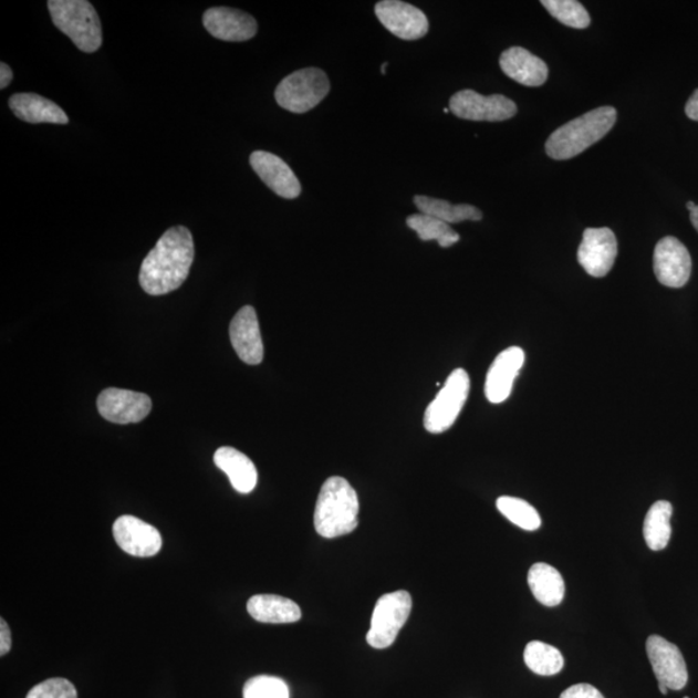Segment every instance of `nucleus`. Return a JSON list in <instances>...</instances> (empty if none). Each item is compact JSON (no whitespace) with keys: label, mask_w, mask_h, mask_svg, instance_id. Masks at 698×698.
I'll list each match as a JSON object with an SVG mask.
<instances>
[{"label":"nucleus","mask_w":698,"mask_h":698,"mask_svg":"<svg viewBox=\"0 0 698 698\" xmlns=\"http://www.w3.org/2000/svg\"><path fill=\"white\" fill-rule=\"evenodd\" d=\"M387 66H388V63H385V64H383V65H382V67H381V73H382L383 75H385V74H386V69H387Z\"/></svg>","instance_id":"39"},{"label":"nucleus","mask_w":698,"mask_h":698,"mask_svg":"<svg viewBox=\"0 0 698 698\" xmlns=\"http://www.w3.org/2000/svg\"><path fill=\"white\" fill-rule=\"evenodd\" d=\"M358 496L350 482L341 477L329 478L314 509V529L324 539L350 534L358 525Z\"/></svg>","instance_id":"2"},{"label":"nucleus","mask_w":698,"mask_h":698,"mask_svg":"<svg viewBox=\"0 0 698 698\" xmlns=\"http://www.w3.org/2000/svg\"><path fill=\"white\" fill-rule=\"evenodd\" d=\"M560 698H604L600 689L592 685H575L564 690Z\"/></svg>","instance_id":"32"},{"label":"nucleus","mask_w":698,"mask_h":698,"mask_svg":"<svg viewBox=\"0 0 698 698\" xmlns=\"http://www.w3.org/2000/svg\"><path fill=\"white\" fill-rule=\"evenodd\" d=\"M97 409L112 424H139L149 416L152 400L148 395L134 390L106 388L97 397Z\"/></svg>","instance_id":"11"},{"label":"nucleus","mask_w":698,"mask_h":698,"mask_svg":"<svg viewBox=\"0 0 698 698\" xmlns=\"http://www.w3.org/2000/svg\"><path fill=\"white\" fill-rule=\"evenodd\" d=\"M252 170L275 195L295 199L302 194V186L296 175L291 170L285 160L273 153L257 150L250 156Z\"/></svg>","instance_id":"17"},{"label":"nucleus","mask_w":698,"mask_h":698,"mask_svg":"<svg viewBox=\"0 0 698 698\" xmlns=\"http://www.w3.org/2000/svg\"><path fill=\"white\" fill-rule=\"evenodd\" d=\"M654 270L661 285L680 289L687 285L692 273V259L689 251L675 237L658 241L654 256Z\"/></svg>","instance_id":"10"},{"label":"nucleus","mask_w":698,"mask_h":698,"mask_svg":"<svg viewBox=\"0 0 698 698\" xmlns=\"http://www.w3.org/2000/svg\"><path fill=\"white\" fill-rule=\"evenodd\" d=\"M243 698H290V692L285 680L271 675H259L247 681Z\"/></svg>","instance_id":"30"},{"label":"nucleus","mask_w":698,"mask_h":698,"mask_svg":"<svg viewBox=\"0 0 698 698\" xmlns=\"http://www.w3.org/2000/svg\"><path fill=\"white\" fill-rule=\"evenodd\" d=\"M27 698H79L75 687L63 678H53L40 683L30 689Z\"/></svg>","instance_id":"31"},{"label":"nucleus","mask_w":698,"mask_h":698,"mask_svg":"<svg viewBox=\"0 0 698 698\" xmlns=\"http://www.w3.org/2000/svg\"><path fill=\"white\" fill-rule=\"evenodd\" d=\"M413 607L411 596L405 590L379 597L372 616L366 642L375 649H386L395 643L408 621Z\"/></svg>","instance_id":"7"},{"label":"nucleus","mask_w":698,"mask_h":698,"mask_svg":"<svg viewBox=\"0 0 698 698\" xmlns=\"http://www.w3.org/2000/svg\"><path fill=\"white\" fill-rule=\"evenodd\" d=\"M617 121L613 106L596 107L581 117L567 122L552 133L546 142V153L552 159L564 160L581 155L607 135Z\"/></svg>","instance_id":"3"},{"label":"nucleus","mask_w":698,"mask_h":698,"mask_svg":"<svg viewBox=\"0 0 698 698\" xmlns=\"http://www.w3.org/2000/svg\"><path fill=\"white\" fill-rule=\"evenodd\" d=\"M450 111L448 110V107H445L444 113L448 114Z\"/></svg>","instance_id":"40"},{"label":"nucleus","mask_w":698,"mask_h":698,"mask_svg":"<svg viewBox=\"0 0 698 698\" xmlns=\"http://www.w3.org/2000/svg\"><path fill=\"white\" fill-rule=\"evenodd\" d=\"M685 698H689V697H685Z\"/></svg>","instance_id":"41"},{"label":"nucleus","mask_w":698,"mask_h":698,"mask_svg":"<svg viewBox=\"0 0 698 698\" xmlns=\"http://www.w3.org/2000/svg\"><path fill=\"white\" fill-rule=\"evenodd\" d=\"M9 105L13 114L28 124H69L66 113L58 104L37 94H14Z\"/></svg>","instance_id":"21"},{"label":"nucleus","mask_w":698,"mask_h":698,"mask_svg":"<svg viewBox=\"0 0 698 698\" xmlns=\"http://www.w3.org/2000/svg\"><path fill=\"white\" fill-rule=\"evenodd\" d=\"M647 655L658 683L673 690L687 686L688 671L685 657L675 644L663 636L650 635L647 640Z\"/></svg>","instance_id":"13"},{"label":"nucleus","mask_w":698,"mask_h":698,"mask_svg":"<svg viewBox=\"0 0 698 698\" xmlns=\"http://www.w3.org/2000/svg\"><path fill=\"white\" fill-rule=\"evenodd\" d=\"M497 509L502 513L506 519H509L512 524L524 529V531L533 532L541 527L540 513L533 508L531 503H528L520 498L503 496L497 500Z\"/></svg>","instance_id":"28"},{"label":"nucleus","mask_w":698,"mask_h":698,"mask_svg":"<svg viewBox=\"0 0 698 698\" xmlns=\"http://www.w3.org/2000/svg\"><path fill=\"white\" fill-rule=\"evenodd\" d=\"M502 72L527 87H539L548 81L549 67L540 58L525 49L511 48L500 58Z\"/></svg>","instance_id":"19"},{"label":"nucleus","mask_w":698,"mask_h":698,"mask_svg":"<svg viewBox=\"0 0 698 698\" xmlns=\"http://www.w3.org/2000/svg\"><path fill=\"white\" fill-rule=\"evenodd\" d=\"M414 204H416L420 213L439 219L449 226L466 220L479 221L485 217L478 207L472 205H451L448 201H444V199L427 196L414 197Z\"/></svg>","instance_id":"24"},{"label":"nucleus","mask_w":698,"mask_h":698,"mask_svg":"<svg viewBox=\"0 0 698 698\" xmlns=\"http://www.w3.org/2000/svg\"><path fill=\"white\" fill-rule=\"evenodd\" d=\"M686 114L689 119L698 122V90L689 97L686 105Z\"/></svg>","instance_id":"34"},{"label":"nucleus","mask_w":698,"mask_h":698,"mask_svg":"<svg viewBox=\"0 0 698 698\" xmlns=\"http://www.w3.org/2000/svg\"><path fill=\"white\" fill-rule=\"evenodd\" d=\"M524 363L525 352L520 347L504 350L496 357L486 379V396L489 403L501 404L508 400Z\"/></svg>","instance_id":"18"},{"label":"nucleus","mask_w":698,"mask_h":698,"mask_svg":"<svg viewBox=\"0 0 698 698\" xmlns=\"http://www.w3.org/2000/svg\"><path fill=\"white\" fill-rule=\"evenodd\" d=\"M658 688H659V692H661L663 695H667V690H669V688L661 685V683H658Z\"/></svg>","instance_id":"37"},{"label":"nucleus","mask_w":698,"mask_h":698,"mask_svg":"<svg viewBox=\"0 0 698 698\" xmlns=\"http://www.w3.org/2000/svg\"><path fill=\"white\" fill-rule=\"evenodd\" d=\"M449 110L458 118L477 122H502L515 117L518 106L503 95L482 96L477 91L463 90L452 95Z\"/></svg>","instance_id":"8"},{"label":"nucleus","mask_w":698,"mask_h":698,"mask_svg":"<svg viewBox=\"0 0 698 698\" xmlns=\"http://www.w3.org/2000/svg\"><path fill=\"white\" fill-rule=\"evenodd\" d=\"M213 462L227 473L230 485L241 494H249L258 485V471L254 462L243 452L230 447L215 451Z\"/></svg>","instance_id":"20"},{"label":"nucleus","mask_w":698,"mask_h":698,"mask_svg":"<svg viewBox=\"0 0 698 698\" xmlns=\"http://www.w3.org/2000/svg\"><path fill=\"white\" fill-rule=\"evenodd\" d=\"M673 506L667 501H658L650 506L644 520L643 534L647 546L654 551L664 550L671 539Z\"/></svg>","instance_id":"25"},{"label":"nucleus","mask_w":698,"mask_h":698,"mask_svg":"<svg viewBox=\"0 0 698 698\" xmlns=\"http://www.w3.org/2000/svg\"><path fill=\"white\" fill-rule=\"evenodd\" d=\"M381 24L404 41H417L428 33L427 17L417 7L400 0H383L375 6Z\"/></svg>","instance_id":"12"},{"label":"nucleus","mask_w":698,"mask_h":698,"mask_svg":"<svg viewBox=\"0 0 698 698\" xmlns=\"http://www.w3.org/2000/svg\"><path fill=\"white\" fill-rule=\"evenodd\" d=\"M230 343L236 354L248 365H259L264 358V344L260 334L257 312L251 305L237 312L229 326Z\"/></svg>","instance_id":"15"},{"label":"nucleus","mask_w":698,"mask_h":698,"mask_svg":"<svg viewBox=\"0 0 698 698\" xmlns=\"http://www.w3.org/2000/svg\"><path fill=\"white\" fill-rule=\"evenodd\" d=\"M13 80L11 67L6 63L0 64V88L9 87Z\"/></svg>","instance_id":"35"},{"label":"nucleus","mask_w":698,"mask_h":698,"mask_svg":"<svg viewBox=\"0 0 698 698\" xmlns=\"http://www.w3.org/2000/svg\"><path fill=\"white\" fill-rule=\"evenodd\" d=\"M330 92V82L319 67H304L283 79L275 88V102L291 113L303 114L316 107Z\"/></svg>","instance_id":"5"},{"label":"nucleus","mask_w":698,"mask_h":698,"mask_svg":"<svg viewBox=\"0 0 698 698\" xmlns=\"http://www.w3.org/2000/svg\"><path fill=\"white\" fill-rule=\"evenodd\" d=\"M53 24L71 38L79 50L96 52L103 44L102 22L87 0H50Z\"/></svg>","instance_id":"4"},{"label":"nucleus","mask_w":698,"mask_h":698,"mask_svg":"<svg viewBox=\"0 0 698 698\" xmlns=\"http://www.w3.org/2000/svg\"><path fill=\"white\" fill-rule=\"evenodd\" d=\"M541 4L566 27L585 29L592 22L585 7L575 0H542Z\"/></svg>","instance_id":"29"},{"label":"nucleus","mask_w":698,"mask_h":698,"mask_svg":"<svg viewBox=\"0 0 698 698\" xmlns=\"http://www.w3.org/2000/svg\"><path fill=\"white\" fill-rule=\"evenodd\" d=\"M204 25L213 38L226 42H247L258 33V22L249 13L228 7H213L204 14Z\"/></svg>","instance_id":"16"},{"label":"nucleus","mask_w":698,"mask_h":698,"mask_svg":"<svg viewBox=\"0 0 698 698\" xmlns=\"http://www.w3.org/2000/svg\"><path fill=\"white\" fill-rule=\"evenodd\" d=\"M12 647V635L6 619L0 621V655L6 656Z\"/></svg>","instance_id":"33"},{"label":"nucleus","mask_w":698,"mask_h":698,"mask_svg":"<svg viewBox=\"0 0 698 698\" xmlns=\"http://www.w3.org/2000/svg\"><path fill=\"white\" fill-rule=\"evenodd\" d=\"M528 584L535 600L546 607H558L564 600V580L554 566L544 563L532 565L528 573Z\"/></svg>","instance_id":"23"},{"label":"nucleus","mask_w":698,"mask_h":698,"mask_svg":"<svg viewBox=\"0 0 698 698\" xmlns=\"http://www.w3.org/2000/svg\"><path fill=\"white\" fill-rule=\"evenodd\" d=\"M524 661L529 669L542 677L556 675L564 667V658L560 650L539 640L527 644Z\"/></svg>","instance_id":"27"},{"label":"nucleus","mask_w":698,"mask_h":698,"mask_svg":"<svg viewBox=\"0 0 698 698\" xmlns=\"http://www.w3.org/2000/svg\"><path fill=\"white\" fill-rule=\"evenodd\" d=\"M406 225L413 230H416L419 240L421 241H437L440 248L447 249L456 244L460 237L452 230L447 222H444L434 217H428L425 213H414L406 219Z\"/></svg>","instance_id":"26"},{"label":"nucleus","mask_w":698,"mask_h":698,"mask_svg":"<svg viewBox=\"0 0 698 698\" xmlns=\"http://www.w3.org/2000/svg\"><path fill=\"white\" fill-rule=\"evenodd\" d=\"M113 535L118 546L133 556H155L163 549V535L157 529L132 515L115 520Z\"/></svg>","instance_id":"14"},{"label":"nucleus","mask_w":698,"mask_h":698,"mask_svg":"<svg viewBox=\"0 0 698 698\" xmlns=\"http://www.w3.org/2000/svg\"><path fill=\"white\" fill-rule=\"evenodd\" d=\"M696 206H697V205H696L695 202L689 201V202L687 204V209H688L689 211H692V210H695V209H696Z\"/></svg>","instance_id":"38"},{"label":"nucleus","mask_w":698,"mask_h":698,"mask_svg":"<svg viewBox=\"0 0 698 698\" xmlns=\"http://www.w3.org/2000/svg\"><path fill=\"white\" fill-rule=\"evenodd\" d=\"M249 615L264 624H293L302 618L299 605L279 595H256L248 602Z\"/></svg>","instance_id":"22"},{"label":"nucleus","mask_w":698,"mask_h":698,"mask_svg":"<svg viewBox=\"0 0 698 698\" xmlns=\"http://www.w3.org/2000/svg\"><path fill=\"white\" fill-rule=\"evenodd\" d=\"M690 221H692V226L698 232V206H696L695 210L690 211Z\"/></svg>","instance_id":"36"},{"label":"nucleus","mask_w":698,"mask_h":698,"mask_svg":"<svg viewBox=\"0 0 698 698\" xmlns=\"http://www.w3.org/2000/svg\"><path fill=\"white\" fill-rule=\"evenodd\" d=\"M194 260L195 243L190 230L181 226L170 228L145 257L140 287L153 296L171 293L186 282Z\"/></svg>","instance_id":"1"},{"label":"nucleus","mask_w":698,"mask_h":698,"mask_svg":"<svg viewBox=\"0 0 698 698\" xmlns=\"http://www.w3.org/2000/svg\"><path fill=\"white\" fill-rule=\"evenodd\" d=\"M471 382L465 369L452 372L447 382L427 406L424 425L429 434H442L456 424L469 398Z\"/></svg>","instance_id":"6"},{"label":"nucleus","mask_w":698,"mask_h":698,"mask_svg":"<svg viewBox=\"0 0 698 698\" xmlns=\"http://www.w3.org/2000/svg\"><path fill=\"white\" fill-rule=\"evenodd\" d=\"M618 244L610 228H588L577 252L579 263L593 278L607 275L616 262Z\"/></svg>","instance_id":"9"}]
</instances>
